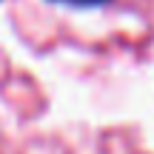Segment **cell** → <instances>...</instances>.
Masks as SVG:
<instances>
[{"mask_svg": "<svg viewBox=\"0 0 154 154\" xmlns=\"http://www.w3.org/2000/svg\"><path fill=\"white\" fill-rule=\"evenodd\" d=\"M51 3H66V6H80V9H88V6H106L111 0H51Z\"/></svg>", "mask_w": 154, "mask_h": 154, "instance_id": "obj_1", "label": "cell"}]
</instances>
